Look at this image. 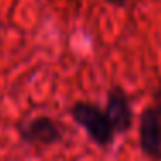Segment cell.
<instances>
[{
  "label": "cell",
  "mask_w": 161,
  "mask_h": 161,
  "mask_svg": "<svg viewBox=\"0 0 161 161\" xmlns=\"http://www.w3.org/2000/svg\"><path fill=\"white\" fill-rule=\"evenodd\" d=\"M69 114L73 121L80 125L97 146L106 147L113 142L114 130H113L104 109H101L99 106L87 101H78L71 106Z\"/></svg>",
  "instance_id": "1"
},
{
  "label": "cell",
  "mask_w": 161,
  "mask_h": 161,
  "mask_svg": "<svg viewBox=\"0 0 161 161\" xmlns=\"http://www.w3.org/2000/svg\"><path fill=\"white\" fill-rule=\"evenodd\" d=\"M139 144L147 158L161 161V101L147 106L140 114Z\"/></svg>",
  "instance_id": "2"
},
{
  "label": "cell",
  "mask_w": 161,
  "mask_h": 161,
  "mask_svg": "<svg viewBox=\"0 0 161 161\" xmlns=\"http://www.w3.org/2000/svg\"><path fill=\"white\" fill-rule=\"evenodd\" d=\"M104 113L111 123L114 133H126L133 125V111L130 104L128 95L125 94L121 87L114 85L108 92Z\"/></svg>",
  "instance_id": "3"
},
{
  "label": "cell",
  "mask_w": 161,
  "mask_h": 161,
  "mask_svg": "<svg viewBox=\"0 0 161 161\" xmlns=\"http://www.w3.org/2000/svg\"><path fill=\"white\" fill-rule=\"evenodd\" d=\"M19 135L25 142L52 146L63 140V126L50 116H35L28 123L19 126Z\"/></svg>",
  "instance_id": "4"
},
{
  "label": "cell",
  "mask_w": 161,
  "mask_h": 161,
  "mask_svg": "<svg viewBox=\"0 0 161 161\" xmlns=\"http://www.w3.org/2000/svg\"><path fill=\"white\" fill-rule=\"evenodd\" d=\"M106 2H108V4H111V5H116V7H123L128 0H106Z\"/></svg>",
  "instance_id": "5"
}]
</instances>
